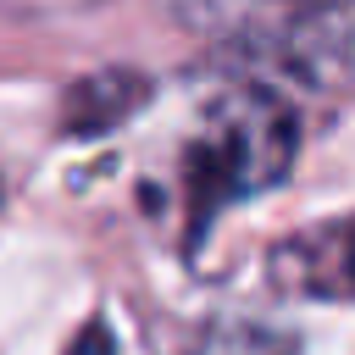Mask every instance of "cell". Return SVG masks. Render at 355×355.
<instances>
[{
	"instance_id": "8992f818",
	"label": "cell",
	"mask_w": 355,
	"mask_h": 355,
	"mask_svg": "<svg viewBox=\"0 0 355 355\" xmlns=\"http://www.w3.org/2000/svg\"><path fill=\"white\" fill-rule=\"evenodd\" d=\"M67 355H116V338L94 322V327H83V333L72 338V349H67Z\"/></svg>"
},
{
	"instance_id": "3957f363",
	"label": "cell",
	"mask_w": 355,
	"mask_h": 355,
	"mask_svg": "<svg viewBox=\"0 0 355 355\" xmlns=\"http://www.w3.org/2000/svg\"><path fill=\"white\" fill-rule=\"evenodd\" d=\"M272 277L311 300H355V216H327L277 244Z\"/></svg>"
},
{
	"instance_id": "5b68a950",
	"label": "cell",
	"mask_w": 355,
	"mask_h": 355,
	"mask_svg": "<svg viewBox=\"0 0 355 355\" xmlns=\"http://www.w3.org/2000/svg\"><path fill=\"white\" fill-rule=\"evenodd\" d=\"M200 355H294V349H288V338H277L266 327H216Z\"/></svg>"
},
{
	"instance_id": "6da1fadb",
	"label": "cell",
	"mask_w": 355,
	"mask_h": 355,
	"mask_svg": "<svg viewBox=\"0 0 355 355\" xmlns=\"http://www.w3.org/2000/svg\"><path fill=\"white\" fill-rule=\"evenodd\" d=\"M294 150H300V122L283 94L239 83L205 100L178 155V194H183L189 239H205L216 211L283 183L294 166Z\"/></svg>"
},
{
	"instance_id": "277c9868",
	"label": "cell",
	"mask_w": 355,
	"mask_h": 355,
	"mask_svg": "<svg viewBox=\"0 0 355 355\" xmlns=\"http://www.w3.org/2000/svg\"><path fill=\"white\" fill-rule=\"evenodd\" d=\"M139 105H144V78H133V72H111V78H89V83H78L72 100H67V111H61V122H67L72 133H100V128L122 122V116L139 111Z\"/></svg>"
},
{
	"instance_id": "7a4b0ae2",
	"label": "cell",
	"mask_w": 355,
	"mask_h": 355,
	"mask_svg": "<svg viewBox=\"0 0 355 355\" xmlns=\"http://www.w3.org/2000/svg\"><path fill=\"white\" fill-rule=\"evenodd\" d=\"M239 44L300 83L355 89V6L338 11H239L227 17Z\"/></svg>"
}]
</instances>
